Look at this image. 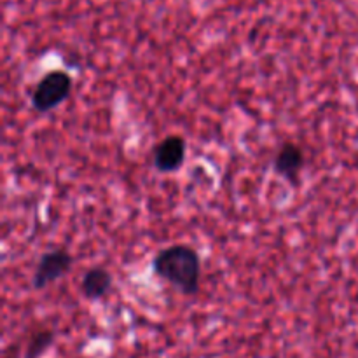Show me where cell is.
<instances>
[{"instance_id":"cell-1","label":"cell","mask_w":358,"mask_h":358,"mask_svg":"<svg viewBox=\"0 0 358 358\" xmlns=\"http://www.w3.org/2000/svg\"><path fill=\"white\" fill-rule=\"evenodd\" d=\"M154 273L177 287L185 296L199 292L201 261L198 252L189 245H171L163 248L152 261Z\"/></svg>"},{"instance_id":"cell-2","label":"cell","mask_w":358,"mask_h":358,"mask_svg":"<svg viewBox=\"0 0 358 358\" xmlns=\"http://www.w3.org/2000/svg\"><path fill=\"white\" fill-rule=\"evenodd\" d=\"M72 91V77L63 70H55L42 77L31 94V105L38 112H49L62 105Z\"/></svg>"},{"instance_id":"cell-3","label":"cell","mask_w":358,"mask_h":358,"mask_svg":"<svg viewBox=\"0 0 358 358\" xmlns=\"http://www.w3.org/2000/svg\"><path fill=\"white\" fill-rule=\"evenodd\" d=\"M72 268V255L65 250H51L44 254L38 261L34 273V289L42 290L55 283Z\"/></svg>"},{"instance_id":"cell-4","label":"cell","mask_w":358,"mask_h":358,"mask_svg":"<svg viewBox=\"0 0 358 358\" xmlns=\"http://www.w3.org/2000/svg\"><path fill=\"white\" fill-rule=\"evenodd\" d=\"M187 142L180 135H170L154 150V166L161 173H171L180 170L185 161Z\"/></svg>"},{"instance_id":"cell-5","label":"cell","mask_w":358,"mask_h":358,"mask_svg":"<svg viewBox=\"0 0 358 358\" xmlns=\"http://www.w3.org/2000/svg\"><path fill=\"white\" fill-rule=\"evenodd\" d=\"M304 166V154L296 143H285L282 149L276 152L275 157V171L282 175L285 180L292 185H297L299 173Z\"/></svg>"},{"instance_id":"cell-6","label":"cell","mask_w":358,"mask_h":358,"mask_svg":"<svg viewBox=\"0 0 358 358\" xmlns=\"http://www.w3.org/2000/svg\"><path fill=\"white\" fill-rule=\"evenodd\" d=\"M112 287V276L107 269L103 268H93L83 276V283H80V290L83 296L90 301L101 299L107 296V292Z\"/></svg>"},{"instance_id":"cell-7","label":"cell","mask_w":358,"mask_h":358,"mask_svg":"<svg viewBox=\"0 0 358 358\" xmlns=\"http://www.w3.org/2000/svg\"><path fill=\"white\" fill-rule=\"evenodd\" d=\"M52 343H55V332L49 331V329L37 331L34 336H31L30 341H28L27 353H24V357L41 358L49 348H51Z\"/></svg>"}]
</instances>
